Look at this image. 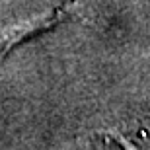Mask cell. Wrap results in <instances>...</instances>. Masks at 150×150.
<instances>
[{"label": "cell", "mask_w": 150, "mask_h": 150, "mask_svg": "<svg viewBox=\"0 0 150 150\" xmlns=\"http://www.w3.org/2000/svg\"><path fill=\"white\" fill-rule=\"evenodd\" d=\"M72 8H74V2L70 0V2H64L62 6H59L55 10H51L45 16H39V18H33V20H28V22L16 23V25H10V28H6V29H0V61H4V57L14 47L23 43L25 39L35 37L39 33H45V31L53 29L55 25L62 23L72 14Z\"/></svg>", "instance_id": "1"}]
</instances>
